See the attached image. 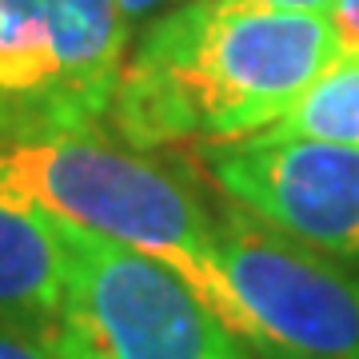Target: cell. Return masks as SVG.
<instances>
[{
	"instance_id": "7",
	"label": "cell",
	"mask_w": 359,
	"mask_h": 359,
	"mask_svg": "<svg viewBox=\"0 0 359 359\" xmlns=\"http://www.w3.org/2000/svg\"><path fill=\"white\" fill-rule=\"evenodd\" d=\"M68 252L60 224L40 212L0 204V327L48 344L60 320Z\"/></svg>"
},
{
	"instance_id": "4",
	"label": "cell",
	"mask_w": 359,
	"mask_h": 359,
	"mask_svg": "<svg viewBox=\"0 0 359 359\" xmlns=\"http://www.w3.org/2000/svg\"><path fill=\"white\" fill-rule=\"evenodd\" d=\"M124 60L116 0H0V144L96 132Z\"/></svg>"
},
{
	"instance_id": "1",
	"label": "cell",
	"mask_w": 359,
	"mask_h": 359,
	"mask_svg": "<svg viewBox=\"0 0 359 359\" xmlns=\"http://www.w3.org/2000/svg\"><path fill=\"white\" fill-rule=\"evenodd\" d=\"M344 56L327 13L264 0H180L124 60L108 120L140 152L248 140Z\"/></svg>"
},
{
	"instance_id": "5",
	"label": "cell",
	"mask_w": 359,
	"mask_h": 359,
	"mask_svg": "<svg viewBox=\"0 0 359 359\" xmlns=\"http://www.w3.org/2000/svg\"><path fill=\"white\" fill-rule=\"evenodd\" d=\"M219 259L264 359H359V276L231 204L216 216Z\"/></svg>"
},
{
	"instance_id": "11",
	"label": "cell",
	"mask_w": 359,
	"mask_h": 359,
	"mask_svg": "<svg viewBox=\"0 0 359 359\" xmlns=\"http://www.w3.org/2000/svg\"><path fill=\"white\" fill-rule=\"evenodd\" d=\"M116 4H120L124 20H128V25H136V20H148L152 13H160L168 0H116Z\"/></svg>"
},
{
	"instance_id": "3",
	"label": "cell",
	"mask_w": 359,
	"mask_h": 359,
	"mask_svg": "<svg viewBox=\"0 0 359 359\" xmlns=\"http://www.w3.org/2000/svg\"><path fill=\"white\" fill-rule=\"evenodd\" d=\"M60 236L68 271L48 339L56 359H248L176 271L72 224Z\"/></svg>"
},
{
	"instance_id": "6",
	"label": "cell",
	"mask_w": 359,
	"mask_h": 359,
	"mask_svg": "<svg viewBox=\"0 0 359 359\" xmlns=\"http://www.w3.org/2000/svg\"><path fill=\"white\" fill-rule=\"evenodd\" d=\"M200 152L231 204L359 268V148L248 136Z\"/></svg>"
},
{
	"instance_id": "12",
	"label": "cell",
	"mask_w": 359,
	"mask_h": 359,
	"mask_svg": "<svg viewBox=\"0 0 359 359\" xmlns=\"http://www.w3.org/2000/svg\"><path fill=\"white\" fill-rule=\"evenodd\" d=\"M264 4H276V8H299V13H327L335 0H264Z\"/></svg>"
},
{
	"instance_id": "9",
	"label": "cell",
	"mask_w": 359,
	"mask_h": 359,
	"mask_svg": "<svg viewBox=\"0 0 359 359\" xmlns=\"http://www.w3.org/2000/svg\"><path fill=\"white\" fill-rule=\"evenodd\" d=\"M0 359H56V351L36 335H25L16 327H0Z\"/></svg>"
},
{
	"instance_id": "8",
	"label": "cell",
	"mask_w": 359,
	"mask_h": 359,
	"mask_svg": "<svg viewBox=\"0 0 359 359\" xmlns=\"http://www.w3.org/2000/svg\"><path fill=\"white\" fill-rule=\"evenodd\" d=\"M259 140H316L359 148V56H344L311 80L299 100L268 132H259Z\"/></svg>"
},
{
	"instance_id": "10",
	"label": "cell",
	"mask_w": 359,
	"mask_h": 359,
	"mask_svg": "<svg viewBox=\"0 0 359 359\" xmlns=\"http://www.w3.org/2000/svg\"><path fill=\"white\" fill-rule=\"evenodd\" d=\"M327 20L335 25L347 56H359V0H335L327 8Z\"/></svg>"
},
{
	"instance_id": "2",
	"label": "cell",
	"mask_w": 359,
	"mask_h": 359,
	"mask_svg": "<svg viewBox=\"0 0 359 359\" xmlns=\"http://www.w3.org/2000/svg\"><path fill=\"white\" fill-rule=\"evenodd\" d=\"M0 204L40 212L164 264L236 339L256 344V327L219 259L216 216L140 148L112 144L100 132L0 144Z\"/></svg>"
}]
</instances>
